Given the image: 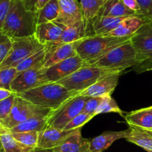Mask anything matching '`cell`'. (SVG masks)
<instances>
[{"label": "cell", "mask_w": 152, "mask_h": 152, "mask_svg": "<svg viewBox=\"0 0 152 152\" xmlns=\"http://www.w3.org/2000/svg\"><path fill=\"white\" fill-rule=\"evenodd\" d=\"M36 28V11L28 10L24 0H12L1 31L13 39L34 35Z\"/></svg>", "instance_id": "cell-1"}, {"label": "cell", "mask_w": 152, "mask_h": 152, "mask_svg": "<svg viewBox=\"0 0 152 152\" xmlns=\"http://www.w3.org/2000/svg\"><path fill=\"white\" fill-rule=\"evenodd\" d=\"M79 92L71 91L58 82L47 83L21 94H17L33 104L55 110Z\"/></svg>", "instance_id": "cell-2"}, {"label": "cell", "mask_w": 152, "mask_h": 152, "mask_svg": "<svg viewBox=\"0 0 152 152\" xmlns=\"http://www.w3.org/2000/svg\"><path fill=\"white\" fill-rule=\"evenodd\" d=\"M133 35L122 37L94 34L87 36L82 39L77 49V53L87 63L98 59L114 48L130 40Z\"/></svg>", "instance_id": "cell-3"}, {"label": "cell", "mask_w": 152, "mask_h": 152, "mask_svg": "<svg viewBox=\"0 0 152 152\" xmlns=\"http://www.w3.org/2000/svg\"><path fill=\"white\" fill-rule=\"evenodd\" d=\"M86 64L110 70L114 72L121 73L126 69L137 65L136 52L130 40L114 48L98 59Z\"/></svg>", "instance_id": "cell-4"}, {"label": "cell", "mask_w": 152, "mask_h": 152, "mask_svg": "<svg viewBox=\"0 0 152 152\" xmlns=\"http://www.w3.org/2000/svg\"><path fill=\"white\" fill-rule=\"evenodd\" d=\"M53 110L33 104L16 94L10 113L0 126L11 129L21 122L33 117H49Z\"/></svg>", "instance_id": "cell-5"}, {"label": "cell", "mask_w": 152, "mask_h": 152, "mask_svg": "<svg viewBox=\"0 0 152 152\" xmlns=\"http://www.w3.org/2000/svg\"><path fill=\"white\" fill-rule=\"evenodd\" d=\"M136 52V71L152 70V22L142 25L131 38Z\"/></svg>", "instance_id": "cell-6"}, {"label": "cell", "mask_w": 152, "mask_h": 152, "mask_svg": "<svg viewBox=\"0 0 152 152\" xmlns=\"http://www.w3.org/2000/svg\"><path fill=\"white\" fill-rule=\"evenodd\" d=\"M112 72H114L86 64L84 66L62 79L58 83H61L69 90L80 93L104 76Z\"/></svg>", "instance_id": "cell-7"}, {"label": "cell", "mask_w": 152, "mask_h": 152, "mask_svg": "<svg viewBox=\"0 0 152 152\" xmlns=\"http://www.w3.org/2000/svg\"><path fill=\"white\" fill-rule=\"evenodd\" d=\"M12 48L3 62L0 64V69L16 67L21 62L35 53L44 45L41 44L35 35L20 38H13Z\"/></svg>", "instance_id": "cell-8"}, {"label": "cell", "mask_w": 152, "mask_h": 152, "mask_svg": "<svg viewBox=\"0 0 152 152\" xmlns=\"http://www.w3.org/2000/svg\"><path fill=\"white\" fill-rule=\"evenodd\" d=\"M87 96L78 94L53 110L48 120V126L64 129L67 124L76 116L83 112Z\"/></svg>", "instance_id": "cell-9"}, {"label": "cell", "mask_w": 152, "mask_h": 152, "mask_svg": "<svg viewBox=\"0 0 152 152\" xmlns=\"http://www.w3.org/2000/svg\"><path fill=\"white\" fill-rule=\"evenodd\" d=\"M85 65V61L78 55H76L51 66L42 68L43 79L45 83L59 82Z\"/></svg>", "instance_id": "cell-10"}, {"label": "cell", "mask_w": 152, "mask_h": 152, "mask_svg": "<svg viewBox=\"0 0 152 152\" xmlns=\"http://www.w3.org/2000/svg\"><path fill=\"white\" fill-rule=\"evenodd\" d=\"M45 83V82L42 75V65H40L18 72L12 82L10 89L14 93L21 94Z\"/></svg>", "instance_id": "cell-11"}, {"label": "cell", "mask_w": 152, "mask_h": 152, "mask_svg": "<svg viewBox=\"0 0 152 152\" xmlns=\"http://www.w3.org/2000/svg\"><path fill=\"white\" fill-rule=\"evenodd\" d=\"M90 26L91 25H87L86 21L82 20L77 22L74 25L65 27L59 39L44 45L45 53H50V52L62 45L73 43V42L82 40L87 36L91 35L90 33H88Z\"/></svg>", "instance_id": "cell-12"}, {"label": "cell", "mask_w": 152, "mask_h": 152, "mask_svg": "<svg viewBox=\"0 0 152 152\" xmlns=\"http://www.w3.org/2000/svg\"><path fill=\"white\" fill-rule=\"evenodd\" d=\"M59 13L56 22L68 27L85 20L83 10L78 0H58Z\"/></svg>", "instance_id": "cell-13"}, {"label": "cell", "mask_w": 152, "mask_h": 152, "mask_svg": "<svg viewBox=\"0 0 152 152\" xmlns=\"http://www.w3.org/2000/svg\"><path fill=\"white\" fill-rule=\"evenodd\" d=\"M76 130L58 129L47 126L45 129L39 132L37 148L42 149L54 148L62 144L68 137L75 132Z\"/></svg>", "instance_id": "cell-14"}, {"label": "cell", "mask_w": 152, "mask_h": 152, "mask_svg": "<svg viewBox=\"0 0 152 152\" xmlns=\"http://www.w3.org/2000/svg\"><path fill=\"white\" fill-rule=\"evenodd\" d=\"M120 75V72L110 73L80 92V95L87 97H102L111 95L118 84Z\"/></svg>", "instance_id": "cell-15"}, {"label": "cell", "mask_w": 152, "mask_h": 152, "mask_svg": "<svg viewBox=\"0 0 152 152\" xmlns=\"http://www.w3.org/2000/svg\"><path fill=\"white\" fill-rule=\"evenodd\" d=\"M82 128L76 130L62 144L54 148V152H90V139L82 136Z\"/></svg>", "instance_id": "cell-16"}, {"label": "cell", "mask_w": 152, "mask_h": 152, "mask_svg": "<svg viewBox=\"0 0 152 152\" xmlns=\"http://www.w3.org/2000/svg\"><path fill=\"white\" fill-rule=\"evenodd\" d=\"M131 128L120 131H105L90 141V152H103L116 140L126 139L130 133Z\"/></svg>", "instance_id": "cell-17"}, {"label": "cell", "mask_w": 152, "mask_h": 152, "mask_svg": "<svg viewBox=\"0 0 152 152\" xmlns=\"http://www.w3.org/2000/svg\"><path fill=\"white\" fill-rule=\"evenodd\" d=\"M82 40L73 42V43H67L62 45L58 48L55 49L50 53H45L44 63L42 68H48L57 63L75 56L77 55V49Z\"/></svg>", "instance_id": "cell-18"}, {"label": "cell", "mask_w": 152, "mask_h": 152, "mask_svg": "<svg viewBox=\"0 0 152 152\" xmlns=\"http://www.w3.org/2000/svg\"><path fill=\"white\" fill-rule=\"evenodd\" d=\"M148 22H150L140 15L128 16L117 25L115 29L113 30L107 35L120 37L132 36L134 34L142 25Z\"/></svg>", "instance_id": "cell-19"}, {"label": "cell", "mask_w": 152, "mask_h": 152, "mask_svg": "<svg viewBox=\"0 0 152 152\" xmlns=\"http://www.w3.org/2000/svg\"><path fill=\"white\" fill-rule=\"evenodd\" d=\"M65 27L56 21L39 24L37 25L34 35L41 44L45 45L59 39Z\"/></svg>", "instance_id": "cell-20"}, {"label": "cell", "mask_w": 152, "mask_h": 152, "mask_svg": "<svg viewBox=\"0 0 152 152\" xmlns=\"http://www.w3.org/2000/svg\"><path fill=\"white\" fill-rule=\"evenodd\" d=\"M123 117L129 126L152 130V106L128 113Z\"/></svg>", "instance_id": "cell-21"}, {"label": "cell", "mask_w": 152, "mask_h": 152, "mask_svg": "<svg viewBox=\"0 0 152 152\" xmlns=\"http://www.w3.org/2000/svg\"><path fill=\"white\" fill-rule=\"evenodd\" d=\"M128 16L110 17L96 16L91 22V29L94 35L105 36L115 29L117 25Z\"/></svg>", "instance_id": "cell-22"}, {"label": "cell", "mask_w": 152, "mask_h": 152, "mask_svg": "<svg viewBox=\"0 0 152 152\" xmlns=\"http://www.w3.org/2000/svg\"><path fill=\"white\" fill-rule=\"evenodd\" d=\"M134 15L137 13L128 8L122 0H108L102 4L96 16L122 17Z\"/></svg>", "instance_id": "cell-23"}, {"label": "cell", "mask_w": 152, "mask_h": 152, "mask_svg": "<svg viewBox=\"0 0 152 152\" xmlns=\"http://www.w3.org/2000/svg\"><path fill=\"white\" fill-rule=\"evenodd\" d=\"M0 138L5 152H32L34 148L22 144L15 139L8 129L0 126Z\"/></svg>", "instance_id": "cell-24"}, {"label": "cell", "mask_w": 152, "mask_h": 152, "mask_svg": "<svg viewBox=\"0 0 152 152\" xmlns=\"http://www.w3.org/2000/svg\"><path fill=\"white\" fill-rule=\"evenodd\" d=\"M130 133L126 139L142 148L148 152H152V136L140 128L130 126Z\"/></svg>", "instance_id": "cell-25"}, {"label": "cell", "mask_w": 152, "mask_h": 152, "mask_svg": "<svg viewBox=\"0 0 152 152\" xmlns=\"http://www.w3.org/2000/svg\"><path fill=\"white\" fill-rule=\"evenodd\" d=\"M59 1L50 0L42 8L36 11L37 25L56 21L59 16Z\"/></svg>", "instance_id": "cell-26"}, {"label": "cell", "mask_w": 152, "mask_h": 152, "mask_svg": "<svg viewBox=\"0 0 152 152\" xmlns=\"http://www.w3.org/2000/svg\"><path fill=\"white\" fill-rule=\"evenodd\" d=\"M49 117H33L21 122L16 126L10 129V132H25V131H37L40 132L48 126Z\"/></svg>", "instance_id": "cell-27"}, {"label": "cell", "mask_w": 152, "mask_h": 152, "mask_svg": "<svg viewBox=\"0 0 152 152\" xmlns=\"http://www.w3.org/2000/svg\"><path fill=\"white\" fill-rule=\"evenodd\" d=\"M45 58V46H43L42 47L39 49L35 53L21 62L16 68L18 72H21L37 66H43Z\"/></svg>", "instance_id": "cell-28"}, {"label": "cell", "mask_w": 152, "mask_h": 152, "mask_svg": "<svg viewBox=\"0 0 152 152\" xmlns=\"http://www.w3.org/2000/svg\"><path fill=\"white\" fill-rule=\"evenodd\" d=\"M80 3L85 21L87 25H91V22L98 14L103 2L102 0H80Z\"/></svg>", "instance_id": "cell-29"}, {"label": "cell", "mask_w": 152, "mask_h": 152, "mask_svg": "<svg viewBox=\"0 0 152 152\" xmlns=\"http://www.w3.org/2000/svg\"><path fill=\"white\" fill-rule=\"evenodd\" d=\"M106 113H117L121 115L122 116H124L123 112L119 107L118 104L114 101V99L111 97V95H107L103 96L100 104L99 105L96 113H95V115L97 116L98 114Z\"/></svg>", "instance_id": "cell-30"}, {"label": "cell", "mask_w": 152, "mask_h": 152, "mask_svg": "<svg viewBox=\"0 0 152 152\" xmlns=\"http://www.w3.org/2000/svg\"><path fill=\"white\" fill-rule=\"evenodd\" d=\"M15 139L25 145L31 148H37L38 143L39 132L37 131H25V132H10Z\"/></svg>", "instance_id": "cell-31"}, {"label": "cell", "mask_w": 152, "mask_h": 152, "mask_svg": "<svg viewBox=\"0 0 152 152\" xmlns=\"http://www.w3.org/2000/svg\"><path fill=\"white\" fill-rule=\"evenodd\" d=\"M16 67H10L0 69V88L11 90V83L17 75Z\"/></svg>", "instance_id": "cell-32"}, {"label": "cell", "mask_w": 152, "mask_h": 152, "mask_svg": "<svg viewBox=\"0 0 152 152\" xmlns=\"http://www.w3.org/2000/svg\"><path fill=\"white\" fill-rule=\"evenodd\" d=\"M93 118H94V116L92 115L81 112L67 124L66 126L64 128V130H76L83 128V125H86Z\"/></svg>", "instance_id": "cell-33"}, {"label": "cell", "mask_w": 152, "mask_h": 152, "mask_svg": "<svg viewBox=\"0 0 152 152\" xmlns=\"http://www.w3.org/2000/svg\"><path fill=\"white\" fill-rule=\"evenodd\" d=\"M13 40L10 37L0 31V64L3 62L12 48Z\"/></svg>", "instance_id": "cell-34"}, {"label": "cell", "mask_w": 152, "mask_h": 152, "mask_svg": "<svg viewBox=\"0 0 152 152\" xmlns=\"http://www.w3.org/2000/svg\"><path fill=\"white\" fill-rule=\"evenodd\" d=\"M16 94L14 93L6 99L0 101V124L5 120L10 113Z\"/></svg>", "instance_id": "cell-35"}, {"label": "cell", "mask_w": 152, "mask_h": 152, "mask_svg": "<svg viewBox=\"0 0 152 152\" xmlns=\"http://www.w3.org/2000/svg\"><path fill=\"white\" fill-rule=\"evenodd\" d=\"M102 97H88L85 103L84 108H83V113H88V114L96 116L95 113L97 110L98 107L102 101Z\"/></svg>", "instance_id": "cell-36"}, {"label": "cell", "mask_w": 152, "mask_h": 152, "mask_svg": "<svg viewBox=\"0 0 152 152\" xmlns=\"http://www.w3.org/2000/svg\"><path fill=\"white\" fill-rule=\"evenodd\" d=\"M140 6L138 15L152 22V0H137Z\"/></svg>", "instance_id": "cell-37"}, {"label": "cell", "mask_w": 152, "mask_h": 152, "mask_svg": "<svg viewBox=\"0 0 152 152\" xmlns=\"http://www.w3.org/2000/svg\"><path fill=\"white\" fill-rule=\"evenodd\" d=\"M12 0H0V31L6 19Z\"/></svg>", "instance_id": "cell-38"}, {"label": "cell", "mask_w": 152, "mask_h": 152, "mask_svg": "<svg viewBox=\"0 0 152 152\" xmlns=\"http://www.w3.org/2000/svg\"><path fill=\"white\" fill-rule=\"evenodd\" d=\"M122 1L128 8L134 11L137 15H138L139 12L140 11V6L137 0H122Z\"/></svg>", "instance_id": "cell-39"}, {"label": "cell", "mask_w": 152, "mask_h": 152, "mask_svg": "<svg viewBox=\"0 0 152 152\" xmlns=\"http://www.w3.org/2000/svg\"><path fill=\"white\" fill-rule=\"evenodd\" d=\"M13 94H14L13 91L4 89V88H0V101L6 99L8 97L11 96Z\"/></svg>", "instance_id": "cell-40"}, {"label": "cell", "mask_w": 152, "mask_h": 152, "mask_svg": "<svg viewBox=\"0 0 152 152\" xmlns=\"http://www.w3.org/2000/svg\"><path fill=\"white\" fill-rule=\"evenodd\" d=\"M37 0H24V4L28 10L35 11V4Z\"/></svg>", "instance_id": "cell-41"}, {"label": "cell", "mask_w": 152, "mask_h": 152, "mask_svg": "<svg viewBox=\"0 0 152 152\" xmlns=\"http://www.w3.org/2000/svg\"><path fill=\"white\" fill-rule=\"evenodd\" d=\"M50 1V0H37V2H36L35 4V11L39 10Z\"/></svg>", "instance_id": "cell-42"}, {"label": "cell", "mask_w": 152, "mask_h": 152, "mask_svg": "<svg viewBox=\"0 0 152 152\" xmlns=\"http://www.w3.org/2000/svg\"><path fill=\"white\" fill-rule=\"evenodd\" d=\"M32 152H54L53 149H42L39 148H36Z\"/></svg>", "instance_id": "cell-43"}, {"label": "cell", "mask_w": 152, "mask_h": 152, "mask_svg": "<svg viewBox=\"0 0 152 152\" xmlns=\"http://www.w3.org/2000/svg\"><path fill=\"white\" fill-rule=\"evenodd\" d=\"M0 152H5L4 150V148H3L2 143H1V138H0Z\"/></svg>", "instance_id": "cell-44"}, {"label": "cell", "mask_w": 152, "mask_h": 152, "mask_svg": "<svg viewBox=\"0 0 152 152\" xmlns=\"http://www.w3.org/2000/svg\"><path fill=\"white\" fill-rule=\"evenodd\" d=\"M145 131H146L147 132L150 134V135L152 136V130H145Z\"/></svg>", "instance_id": "cell-45"}, {"label": "cell", "mask_w": 152, "mask_h": 152, "mask_svg": "<svg viewBox=\"0 0 152 152\" xmlns=\"http://www.w3.org/2000/svg\"><path fill=\"white\" fill-rule=\"evenodd\" d=\"M102 2H103V4H104V3H105L106 1H108V0H102Z\"/></svg>", "instance_id": "cell-46"}]
</instances>
